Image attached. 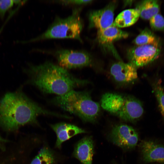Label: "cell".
Masks as SVG:
<instances>
[{
	"instance_id": "10",
	"label": "cell",
	"mask_w": 164,
	"mask_h": 164,
	"mask_svg": "<svg viewBox=\"0 0 164 164\" xmlns=\"http://www.w3.org/2000/svg\"><path fill=\"white\" fill-rule=\"evenodd\" d=\"M140 147L145 163L164 164V144L155 140H145L142 142Z\"/></svg>"
},
{
	"instance_id": "18",
	"label": "cell",
	"mask_w": 164,
	"mask_h": 164,
	"mask_svg": "<svg viewBox=\"0 0 164 164\" xmlns=\"http://www.w3.org/2000/svg\"><path fill=\"white\" fill-rule=\"evenodd\" d=\"M152 86L161 113L164 118V90L161 79L156 78L152 82Z\"/></svg>"
},
{
	"instance_id": "6",
	"label": "cell",
	"mask_w": 164,
	"mask_h": 164,
	"mask_svg": "<svg viewBox=\"0 0 164 164\" xmlns=\"http://www.w3.org/2000/svg\"><path fill=\"white\" fill-rule=\"evenodd\" d=\"M35 51L53 56L59 65L67 70L90 66L93 62L90 54L83 50L61 49L53 50L36 49Z\"/></svg>"
},
{
	"instance_id": "8",
	"label": "cell",
	"mask_w": 164,
	"mask_h": 164,
	"mask_svg": "<svg viewBox=\"0 0 164 164\" xmlns=\"http://www.w3.org/2000/svg\"><path fill=\"white\" fill-rule=\"evenodd\" d=\"M160 53L159 46L146 45L132 48L127 54L129 63L137 68L151 63L158 57Z\"/></svg>"
},
{
	"instance_id": "13",
	"label": "cell",
	"mask_w": 164,
	"mask_h": 164,
	"mask_svg": "<svg viewBox=\"0 0 164 164\" xmlns=\"http://www.w3.org/2000/svg\"><path fill=\"white\" fill-rule=\"evenodd\" d=\"M94 153L93 142L91 137L82 138L76 145L74 156L83 164H92Z\"/></svg>"
},
{
	"instance_id": "1",
	"label": "cell",
	"mask_w": 164,
	"mask_h": 164,
	"mask_svg": "<svg viewBox=\"0 0 164 164\" xmlns=\"http://www.w3.org/2000/svg\"><path fill=\"white\" fill-rule=\"evenodd\" d=\"M68 118V116L44 109L29 98L21 90L6 94L0 100V126L13 131L28 124H37L40 115Z\"/></svg>"
},
{
	"instance_id": "14",
	"label": "cell",
	"mask_w": 164,
	"mask_h": 164,
	"mask_svg": "<svg viewBox=\"0 0 164 164\" xmlns=\"http://www.w3.org/2000/svg\"><path fill=\"white\" fill-rule=\"evenodd\" d=\"M128 36L127 32L113 25L104 30L97 31V37L100 44L104 46H109L114 41L125 39Z\"/></svg>"
},
{
	"instance_id": "19",
	"label": "cell",
	"mask_w": 164,
	"mask_h": 164,
	"mask_svg": "<svg viewBox=\"0 0 164 164\" xmlns=\"http://www.w3.org/2000/svg\"><path fill=\"white\" fill-rule=\"evenodd\" d=\"M54 158L52 152L47 147L42 148L30 164H53Z\"/></svg>"
},
{
	"instance_id": "2",
	"label": "cell",
	"mask_w": 164,
	"mask_h": 164,
	"mask_svg": "<svg viewBox=\"0 0 164 164\" xmlns=\"http://www.w3.org/2000/svg\"><path fill=\"white\" fill-rule=\"evenodd\" d=\"M26 71L29 77L28 83L45 94L61 96L90 83L76 77L67 70L50 61L38 65H29Z\"/></svg>"
},
{
	"instance_id": "21",
	"label": "cell",
	"mask_w": 164,
	"mask_h": 164,
	"mask_svg": "<svg viewBox=\"0 0 164 164\" xmlns=\"http://www.w3.org/2000/svg\"><path fill=\"white\" fill-rule=\"evenodd\" d=\"M150 25L154 31H164V18L158 13L149 20Z\"/></svg>"
},
{
	"instance_id": "22",
	"label": "cell",
	"mask_w": 164,
	"mask_h": 164,
	"mask_svg": "<svg viewBox=\"0 0 164 164\" xmlns=\"http://www.w3.org/2000/svg\"><path fill=\"white\" fill-rule=\"evenodd\" d=\"M53 2L58 3L65 6L80 5L88 4L91 3L93 0H54Z\"/></svg>"
},
{
	"instance_id": "11",
	"label": "cell",
	"mask_w": 164,
	"mask_h": 164,
	"mask_svg": "<svg viewBox=\"0 0 164 164\" xmlns=\"http://www.w3.org/2000/svg\"><path fill=\"white\" fill-rule=\"evenodd\" d=\"M110 73L115 80L121 83L132 82L138 78L137 68L130 63H114L111 67Z\"/></svg>"
},
{
	"instance_id": "4",
	"label": "cell",
	"mask_w": 164,
	"mask_h": 164,
	"mask_svg": "<svg viewBox=\"0 0 164 164\" xmlns=\"http://www.w3.org/2000/svg\"><path fill=\"white\" fill-rule=\"evenodd\" d=\"M81 10L80 7H76L72 10L71 14L66 18L56 17L43 33L34 38L20 41V43H28L47 39H74L82 43L80 35L83 24L80 17Z\"/></svg>"
},
{
	"instance_id": "12",
	"label": "cell",
	"mask_w": 164,
	"mask_h": 164,
	"mask_svg": "<svg viewBox=\"0 0 164 164\" xmlns=\"http://www.w3.org/2000/svg\"><path fill=\"white\" fill-rule=\"evenodd\" d=\"M50 126L56 134L57 139L56 147L60 148L62 143L73 136L86 132L83 129L74 125L64 122H60Z\"/></svg>"
},
{
	"instance_id": "7",
	"label": "cell",
	"mask_w": 164,
	"mask_h": 164,
	"mask_svg": "<svg viewBox=\"0 0 164 164\" xmlns=\"http://www.w3.org/2000/svg\"><path fill=\"white\" fill-rule=\"evenodd\" d=\"M113 143L125 150L135 147L138 141V133L132 127L124 124L114 126L109 135Z\"/></svg>"
},
{
	"instance_id": "16",
	"label": "cell",
	"mask_w": 164,
	"mask_h": 164,
	"mask_svg": "<svg viewBox=\"0 0 164 164\" xmlns=\"http://www.w3.org/2000/svg\"><path fill=\"white\" fill-rule=\"evenodd\" d=\"M159 1L155 0H146L139 2L135 9L139 11L140 17L145 20H149L159 13L160 5Z\"/></svg>"
},
{
	"instance_id": "15",
	"label": "cell",
	"mask_w": 164,
	"mask_h": 164,
	"mask_svg": "<svg viewBox=\"0 0 164 164\" xmlns=\"http://www.w3.org/2000/svg\"><path fill=\"white\" fill-rule=\"evenodd\" d=\"M139 17V11L136 9H126L118 15L113 25L119 28L130 26L134 24Z\"/></svg>"
},
{
	"instance_id": "3",
	"label": "cell",
	"mask_w": 164,
	"mask_h": 164,
	"mask_svg": "<svg viewBox=\"0 0 164 164\" xmlns=\"http://www.w3.org/2000/svg\"><path fill=\"white\" fill-rule=\"evenodd\" d=\"M53 103L63 110L74 114L84 122H94L99 115V104L93 101L88 92L74 90L53 98Z\"/></svg>"
},
{
	"instance_id": "20",
	"label": "cell",
	"mask_w": 164,
	"mask_h": 164,
	"mask_svg": "<svg viewBox=\"0 0 164 164\" xmlns=\"http://www.w3.org/2000/svg\"><path fill=\"white\" fill-rule=\"evenodd\" d=\"M26 0H0V19H3L7 12L15 5H22Z\"/></svg>"
},
{
	"instance_id": "5",
	"label": "cell",
	"mask_w": 164,
	"mask_h": 164,
	"mask_svg": "<svg viewBox=\"0 0 164 164\" xmlns=\"http://www.w3.org/2000/svg\"><path fill=\"white\" fill-rule=\"evenodd\" d=\"M101 106L104 110L125 121L134 122L144 112L141 102L131 96L116 93H107L101 99Z\"/></svg>"
},
{
	"instance_id": "17",
	"label": "cell",
	"mask_w": 164,
	"mask_h": 164,
	"mask_svg": "<svg viewBox=\"0 0 164 164\" xmlns=\"http://www.w3.org/2000/svg\"><path fill=\"white\" fill-rule=\"evenodd\" d=\"M133 42L137 46L151 45L160 47L158 39L150 30L146 28L141 32Z\"/></svg>"
},
{
	"instance_id": "23",
	"label": "cell",
	"mask_w": 164,
	"mask_h": 164,
	"mask_svg": "<svg viewBox=\"0 0 164 164\" xmlns=\"http://www.w3.org/2000/svg\"><path fill=\"white\" fill-rule=\"evenodd\" d=\"M6 142V140L3 139L0 136V148H1V149H2V150L4 149L3 144L4 143Z\"/></svg>"
},
{
	"instance_id": "9",
	"label": "cell",
	"mask_w": 164,
	"mask_h": 164,
	"mask_svg": "<svg viewBox=\"0 0 164 164\" xmlns=\"http://www.w3.org/2000/svg\"><path fill=\"white\" fill-rule=\"evenodd\" d=\"M115 5V2H111L101 9L90 12L88 15L89 27H94L99 31L112 25Z\"/></svg>"
}]
</instances>
